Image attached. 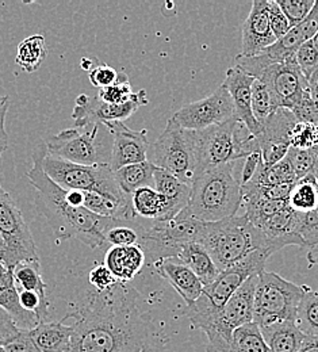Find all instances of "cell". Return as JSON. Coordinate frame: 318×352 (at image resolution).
I'll use <instances>...</instances> for the list:
<instances>
[{
  "mask_svg": "<svg viewBox=\"0 0 318 352\" xmlns=\"http://www.w3.org/2000/svg\"><path fill=\"white\" fill-rule=\"evenodd\" d=\"M139 302V293L129 283L118 282L104 292H89L64 318H75L67 352H138L166 346V336Z\"/></svg>",
  "mask_w": 318,
  "mask_h": 352,
  "instance_id": "6da1fadb",
  "label": "cell"
},
{
  "mask_svg": "<svg viewBox=\"0 0 318 352\" xmlns=\"http://www.w3.org/2000/svg\"><path fill=\"white\" fill-rule=\"evenodd\" d=\"M47 152L40 142L33 152V167L26 174L37 190L36 206L44 214L57 240L79 239L91 250H106L104 230L111 219L99 217L84 208H73L65 199V190L46 175L43 157Z\"/></svg>",
  "mask_w": 318,
  "mask_h": 352,
  "instance_id": "7a4b0ae2",
  "label": "cell"
},
{
  "mask_svg": "<svg viewBox=\"0 0 318 352\" xmlns=\"http://www.w3.org/2000/svg\"><path fill=\"white\" fill-rule=\"evenodd\" d=\"M259 275L251 276L221 309L212 308L201 296L184 314L207 336L206 352H229L233 332L253 322V301Z\"/></svg>",
  "mask_w": 318,
  "mask_h": 352,
  "instance_id": "3957f363",
  "label": "cell"
},
{
  "mask_svg": "<svg viewBox=\"0 0 318 352\" xmlns=\"http://www.w3.org/2000/svg\"><path fill=\"white\" fill-rule=\"evenodd\" d=\"M234 163L205 170L191 184L185 214L202 222L234 217L242 206L241 184L234 176Z\"/></svg>",
  "mask_w": 318,
  "mask_h": 352,
  "instance_id": "277c9868",
  "label": "cell"
},
{
  "mask_svg": "<svg viewBox=\"0 0 318 352\" xmlns=\"http://www.w3.org/2000/svg\"><path fill=\"white\" fill-rule=\"evenodd\" d=\"M220 271L234 265L258 250L277 252L271 240L245 216L205 222L199 240Z\"/></svg>",
  "mask_w": 318,
  "mask_h": 352,
  "instance_id": "5b68a950",
  "label": "cell"
},
{
  "mask_svg": "<svg viewBox=\"0 0 318 352\" xmlns=\"http://www.w3.org/2000/svg\"><path fill=\"white\" fill-rule=\"evenodd\" d=\"M194 132L199 174L210 167L234 163L260 152L256 137L234 117L221 125Z\"/></svg>",
  "mask_w": 318,
  "mask_h": 352,
  "instance_id": "8992f818",
  "label": "cell"
},
{
  "mask_svg": "<svg viewBox=\"0 0 318 352\" xmlns=\"http://www.w3.org/2000/svg\"><path fill=\"white\" fill-rule=\"evenodd\" d=\"M148 162L191 186L199 175L195 132L183 129L170 118L166 129L149 145Z\"/></svg>",
  "mask_w": 318,
  "mask_h": 352,
  "instance_id": "52a82bcc",
  "label": "cell"
},
{
  "mask_svg": "<svg viewBox=\"0 0 318 352\" xmlns=\"http://www.w3.org/2000/svg\"><path fill=\"white\" fill-rule=\"evenodd\" d=\"M309 289L286 280L279 274L263 271L255 292L253 322L260 328L282 321L295 322L299 304Z\"/></svg>",
  "mask_w": 318,
  "mask_h": 352,
  "instance_id": "ba28073f",
  "label": "cell"
},
{
  "mask_svg": "<svg viewBox=\"0 0 318 352\" xmlns=\"http://www.w3.org/2000/svg\"><path fill=\"white\" fill-rule=\"evenodd\" d=\"M113 137L109 129L102 125L87 128H69L46 140L47 153L53 157L80 166L109 164L111 159Z\"/></svg>",
  "mask_w": 318,
  "mask_h": 352,
  "instance_id": "9c48e42d",
  "label": "cell"
},
{
  "mask_svg": "<svg viewBox=\"0 0 318 352\" xmlns=\"http://www.w3.org/2000/svg\"><path fill=\"white\" fill-rule=\"evenodd\" d=\"M43 168L46 175L64 190L91 191L121 204H132V197L121 191L109 164L80 166L53 157L46 152L43 157Z\"/></svg>",
  "mask_w": 318,
  "mask_h": 352,
  "instance_id": "30bf717a",
  "label": "cell"
},
{
  "mask_svg": "<svg viewBox=\"0 0 318 352\" xmlns=\"http://www.w3.org/2000/svg\"><path fill=\"white\" fill-rule=\"evenodd\" d=\"M205 222L195 220L182 212L175 219L153 221L146 228V234L141 243L145 258L155 264L163 259H177L183 245L199 243Z\"/></svg>",
  "mask_w": 318,
  "mask_h": 352,
  "instance_id": "8fae6325",
  "label": "cell"
},
{
  "mask_svg": "<svg viewBox=\"0 0 318 352\" xmlns=\"http://www.w3.org/2000/svg\"><path fill=\"white\" fill-rule=\"evenodd\" d=\"M271 255L273 252L269 250H258L241 262L221 271L213 283L203 287V300L212 308H223L251 276L266 271V263Z\"/></svg>",
  "mask_w": 318,
  "mask_h": 352,
  "instance_id": "7c38bea8",
  "label": "cell"
},
{
  "mask_svg": "<svg viewBox=\"0 0 318 352\" xmlns=\"http://www.w3.org/2000/svg\"><path fill=\"white\" fill-rule=\"evenodd\" d=\"M256 80L269 88L275 109L293 110L309 91V82L302 75L295 57L264 68Z\"/></svg>",
  "mask_w": 318,
  "mask_h": 352,
  "instance_id": "4fadbf2b",
  "label": "cell"
},
{
  "mask_svg": "<svg viewBox=\"0 0 318 352\" xmlns=\"http://www.w3.org/2000/svg\"><path fill=\"white\" fill-rule=\"evenodd\" d=\"M148 103L149 98L145 89L136 92L135 98L125 104H110L100 100L98 96L80 94L75 100L72 120L75 121V128L82 129L98 124L104 125L114 121L122 122Z\"/></svg>",
  "mask_w": 318,
  "mask_h": 352,
  "instance_id": "5bb4252c",
  "label": "cell"
},
{
  "mask_svg": "<svg viewBox=\"0 0 318 352\" xmlns=\"http://www.w3.org/2000/svg\"><path fill=\"white\" fill-rule=\"evenodd\" d=\"M234 117L229 92L224 86L212 95L188 103L174 114V120L187 131H205Z\"/></svg>",
  "mask_w": 318,
  "mask_h": 352,
  "instance_id": "9a60e30c",
  "label": "cell"
},
{
  "mask_svg": "<svg viewBox=\"0 0 318 352\" xmlns=\"http://www.w3.org/2000/svg\"><path fill=\"white\" fill-rule=\"evenodd\" d=\"M0 233L8 243L15 264L40 261L33 234L11 195L0 186Z\"/></svg>",
  "mask_w": 318,
  "mask_h": 352,
  "instance_id": "2e32d148",
  "label": "cell"
},
{
  "mask_svg": "<svg viewBox=\"0 0 318 352\" xmlns=\"http://www.w3.org/2000/svg\"><path fill=\"white\" fill-rule=\"evenodd\" d=\"M104 126L113 135L110 167L115 173L122 167L148 162V131H132L124 122H107Z\"/></svg>",
  "mask_w": 318,
  "mask_h": 352,
  "instance_id": "e0dca14e",
  "label": "cell"
},
{
  "mask_svg": "<svg viewBox=\"0 0 318 352\" xmlns=\"http://www.w3.org/2000/svg\"><path fill=\"white\" fill-rule=\"evenodd\" d=\"M276 41L269 16V0H253L251 12L242 25V49L240 54L247 57L256 56Z\"/></svg>",
  "mask_w": 318,
  "mask_h": 352,
  "instance_id": "ac0fdd59",
  "label": "cell"
},
{
  "mask_svg": "<svg viewBox=\"0 0 318 352\" xmlns=\"http://www.w3.org/2000/svg\"><path fill=\"white\" fill-rule=\"evenodd\" d=\"M255 79L244 74L237 67H230L227 71L224 87L227 88L233 104L234 118L244 124L255 137L260 133V124L256 121L252 111V85Z\"/></svg>",
  "mask_w": 318,
  "mask_h": 352,
  "instance_id": "d6986e66",
  "label": "cell"
},
{
  "mask_svg": "<svg viewBox=\"0 0 318 352\" xmlns=\"http://www.w3.org/2000/svg\"><path fill=\"white\" fill-rule=\"evenodd\" d=\"M153 265L157 274L177 290L187 307L192 305L202 296V282L187 265L181 263L178 259H163Z\"/></svg>",
  "mask_w": 318,
  "mask_h": 352,
  "instance_id": "ffe728a7",
  "label": "cell"
},
{
  "mask_svg": "<svg viewBox=\"0 0 318 352\" xmlns=\"http://www.w3.org/2000/svg\"><path fill=\"white\" fill-rule=\"evenodd\" d=\"M0 308L12 317L19 329L32 331L40 325L36 314L21 307L12 270H8L3 263H0Z\"/></svg>",
  "mask_w": 318,
  "mask_h": 352,
  "instance_id": "44dd1931",
  "label": "cell"
},
{
  "mask_svg": "<svg viewBox=\"0 0 318 352\" xmlns=\"http://www.w3.org/2000/svg\"><path fill=\"white\" fill-rule=\"evenodd\" d=\"M145 261V252L139 245L110 247L104 255V265L122 283H129L135 279L141 272Z\"/></svg>",
  "mask_w": 318,
  "mask_h": 352,
  "instance_id": "7402d4cb",
  "label": "cell"
},
{
  "mask_svg": "<svg viewBox=\"0 0 318 352\" xmlns=\"http://www.w3.org/2000/svg\"><path fill=\"white\" fill-rule=\"evenodd\" d=\"M155 188L164 197L167 202V210L163 221L175 219L178 214L182 213L190 202L191 186L185 184L181 179L171 175L164 170L156 168Z\"/></svg>",
  "mask_w": 318,
  "mask_h": 352,
  "instance_id": "603a6c76",
  "label": "cell"
},
{
  "mask_svg": "<svg viewBox=\"0 0 318 352\" xmlns=\"http://www.w3.org/2000/svg\"><path fill=\"white\" fill-rule=\"evenodd\" d=\"M297 118L288 109H276L273 114L260 124V133L256 135L259 151L266 145H287L291 146L290 138Z\"/></svg>",
  "mask_w": 318,
  "mask_h": 352,
  "instance_id": "cb8c5ba5",
  "label": "cell"
},
{
  "mask_svg": "<svg viewBox=\"0 0 318 352\" xmlns=\"http://www.w3.org/2000/svg\"><path fill=\"white\" fill-rule=\"evenodd\" d=\"M29 332L38 351L67 352L71 347L73 327L65 325L63 320L58 322H41Z\"/></svg>",
  "mask_w": 318,
  "mask_h": 352,
  "instance_id": "d4e9b609",
  "label": "cell"
},
{
  "mask_svg": "<svg viewBox=\"0 0 318 352\" xmlns=\"http://www.w3.org/2000/svg\"><path fill=\"white\" fill-rule=\"evenodd\" d=\"M177 259L199 278L203 287L213 283L221 272L206 248L199 243H188L183 245Z\"/></svg>",
  "mask_w": 318,
  "mask_h": 352,
  "instance_id": "484cf974",
  "label": "cell"
},
{
  "mask_svg": "<svg viewBox=\"0 0 318 352\" xmlns=\"http://www.w3.org/2000/svg\"><path fill=\"white\" fill-rule=\"evenodd\" d=\"M260 331L270 352H297L306 338L291 321L275 322Z\"/></svg>",
  "mask_w": 318,
  "mask_h": 352,
  "instance_id": "4316f807",
  "label": "cell"
},
{
  "mask_svg": "<svg viewBox=\"0 0 318 352\" xmlns=\"http://www.w3.org/2000/svg\"><path fill=\"white\" fill-rule=\"evenodd\" d=\"M155 171L156 167L150 162H144L122 167L114 173V176L121 191L132 197L142 187H155Z\"/></svg>",
  "mask_w": 318,
  "mask_h": 352,
  "instance_id": "83f0119b",
  "label": "cell"
},
{
  "mask_svg": "<svg viewBox=\"0 0 318 352\" xmlns=\"http://www.w3.org/2000/svg\"><path fill=\"white\" fill-rule=\"evenodd\" d=\"M145 234L146 228L137 221L111 219L104 230V240L110 247L141 245Z\"/></svg>",
  "mask_w": 318,
  "mask_h": 352,
  "instance_id": "f1b7e54d",
  "label": "cell"
},
{
  "mask_svg": "<svg viewBox=\"0 0 318 352\" xmlns=\"http://www.w3.org/2000/svg\"><path fill=\"white\" fill-rule=\"evenodd\" d=\"M288 206L299 214H306L318 208V180L315 174L298 179L288 197Z\"/></svg>",
  "mask_w": 318,
  "mask_h": 352,
  "instance_id": "f546056e",
  "label": "cell"
},
{
  "mask_svg": "<svg viewBox=\"0 0 318 352\" xmlns=\"http://www.w3.org/2000/svg\"><path fill=\"white\" fill-rule=\"evenodd\" d=\"M132 204L137 217L163 221L167 210L164 197L155 187H142L132 195Z\"/></svg>",
  "mask_w": 318,
  "mask_h": 352,
  "instance_id": "4dcf8cb0",
  "label": "cell"
},
{
  "mask_svg": "<svg viewBox=\"0 0 318 352\" xmlns=\"http://www.w3.org/2000/svg\"><path fill=\"white\" fill-rule=\"evenodd\" d=\"M47 54L45 37L41 34H36L25 38L18 45V52L15 57V63L21 67L22 71L27 74H33L38 71L45 61Z\"/></svg>",
  "mask_w": 318,
  "mask_h": 352,
  "instance_id": "1f68e13d",
  "label": "cell"
},
{
  "mask_svg": "<svg viewBox=\"0 0 318 352\" xmlns=\"http://www.w3.org/2000/svg\"><path fill=\"white\" fill-rule=\"evenodd\" d=\"M229 352H270V350L260 327L256 322H249L233 332Z\"/></svg>",
  "mask_w": 318,
  "mask_h": 352,
  "instance_id": "d6a6232c",
  "label": "cell"
},
{
  "mask_svg": "<svg viewBox=\"0 0 318 352\" xmlns=\"http://www.w3.org/2000/svg\"><path fill=\"white\" fill-rule=\"evenodd\" d=\"M12 274L18 290L34 292L46 298V285L43 280L40 261L22 262L12 270Z\"/></svg>",
  "mask_w": 318,
  "mask_h": 352,
  "instance_id": "836d02e7",
  "label": "cell"
},
{
  "mask_svg": "<svg viewBox=\"0 0 318 352\" xmlns=\"http://www.w3.org/2000/svg\"><path fill=\"white\" fill-rule=\"evenodd\" d=\"M295 325L305 336H318V292L309 289L297 311Z\"/></svg>",
  "mask_w": 318,
  "mask_h": 352,
  "instance_id": "e575fe53",
  "label": "cell"
},
{
  "mask_svg": "<svg viewBox=\"0 0 318 352\" xmlns=\"http://www.w3.org/2000/svg\"><path fill=\"white\" fill-rule=\"evenodd\" d=\"M297 177L294 174V170L288 162V159H283L282 162L266 167L263 163L260 164L256 175L249 183L263 184V186H277L283 183H295Z\"/></svg>",
  "mask_w": 318,
  "mask_h": 352,
  "instance_id": "d590c367",
  "label": "cell"
},
{
  "mask_svg": "<svg viewBox=\"0 0 318 352\" xmlns=\"http://www.w3.org/2000/svg\"><path fill=\"white\" fill-rule=\"evenodd\" d=\"M245 217L256 228L288 206V201H256L242 205Z\"/></svg>",
  "mask_w": 318,
  "mask_h": 352,
  "instance_id": "8d00e7d4",
  "label": "cell"
},
{
  "mask_svg": "<svg viewBox=\"0 0 318 352\" xmlns=\"http://www.w3.org/2000/svg\"><path fill=\"white\" fill-rule=\"evenodd\" d=\"M294 170L297 180L309 174H315L318 167L317 156L315 149H297L290 146L286 156Z\"/></svg>",
  "mask_w": 318,
  "mask_h": 352,
  "instance_id": "74e56055",
  "label": "cell"
},
{
  "mask_svg": "<svg viewBox=\"0 0 318 352\" xmlns=\"http://www.w3.org/2000/svg\"><path fill=\"white\" fill-rule=\"evenodd\" d=\"M273 98L262 82L256 80L252 85V111L259 124H262L264 120H267L273 111H275Z\"/></svg>",
  "mask_w": 318,
  "mask_h": 352,
  "instance_id": "f35d334b",
  "label": "cell"
},
{
  "mask_svg": "<svg viewBox=\"0 0 318 352\" xmlns=\"http://www.w3.org/2000/svg\"><path fill=\"white\" fill-rule=\"evenodd\" d=\"M98 98L110 104H125L130 102L135 98V94L132 91L129 76L122 72L115 85L98 91Z\"/></svg>",
  "mask_w": 318,
  "mask_h": 352,
  "instance_id": "ab89813d",
  "label": "cell"
},
{
  "mask_svg": "<svg viewBox=\"0 0 318 352\" xmlns=\"http://www.w3.org/2000/svg\"><path fill=\"white\" fill-rule=\"evenodd\" d=\"M276 3L288 19L293 29L308 18L312 8L315 7L316 0H276Z\"/></svg>",
  "mask_w": 318,
  "mask_h": 352,
  "instance_id": "60d3db41",
  "label": "cell"
},
{
  "mask_svg": "<svg viewBox=\"0 0 318 352\" xmlns=\"http://www.w3.org/2000/svg\"><path fill=\"white\" fill-rule=\"evenodd\" d=\"M297 233L302 237L305 247L318 245V208L316 210L297 216Z\"/></svg>",
  "mask_w": 318,
  "mask_h": 352,
  "instance_id": "b9f144b4",
  "label": "cell"
},
{
  "mask_svg": "<svg viewBox=\"0 0 318 352\" xmlns=\"http://www.w3.org/2000/svg\"><path fill=\"white\" fill-rule=\"evenodd\" d=\"M297 64L302 75L309 79L318 71V49L312 41L301 45L295 53Z\"/></svg>",
  "mask_w": 318,
  "mask_h": 352,
  "instance_id": "7bdbcfd3",
  "label": "cell"
},
{
  "mask_svg": "<svg viewBox=\"0 0 318 352\" xmlns=\"http://www.w3.org/2000/svg\"><path fill=\"white\" fill-rule=\"evenodd\" d=\"M291 146L297 149H315L318 146L317 126L304 122H297L291 132Z\"/></svg>",
  "mask_w": 318,
  "mask_h": 352,
  "instance_id": "ee69618b",
  "label": "cell"
},
{
  "mask_svg": "<svg viewBox=\"0 0 318 352\" xmlns=\"http://www.w3.org/2000/svg\"><path fill=\"white\" fill-rule=\"evenodd\" d=\"M291 111L298 122L318 126V102L310 95V89L304 95L302 100Z\"/></svg>",
  "mask_w": 318,
  "mask_h": 352,
  "instance_id": "f6af8a7d",
  "label": "cell"
},
{
  "mask_svg": "<svg viewBox=\"0 0 318 352\" xmlns=\"http://www.w3.org/2000/svg\"><path fill=\"white\" fill-rule=\"evenodd\" d=\"M120 76L121 74L113 67L107 64H100L92 68L89 79L93 87L102 89V88L110 87L115 85L120 80Z\"/></svg>",
  "mask_w": 318,
  "mask_h": 352,
  "instance_id": "bcb514c9",
  "label": "cell"
},
{
  "mask_svg": "<svg viewBox=\"0 0 318 352\" xmlns=\"http://www.w3.org/2000/svg\"><path fill=\"white\" fill-rule=\"evenodd\" d=\"M269 16H270V23L273 29V36L276 40L283 38L290 30V22L277 6L276 0H269Z\"/></svg>",
  "mask_w": 318,
  "mask_h": 352,
  "instance_id": "7dc6e473",
  "label": "cell"
},
{
  "mask_svg": "<svg viewBox=\"0 0 318 352\" xmlns=\"http://www.w3.org/2000/svg\"><path fill=\"white\" fill-rule=\"evenodd\" d=\"M89 280L93 286L95 292H104L113 287L118 280L113 276L110 270L104 264H98L89 274Z\"/></svg>",
  "mask_w": 318,
  "mask_h": 352,
  "instance_id": "c3c4849f",
  "label": "cell"
},
{
  "mask_svg": "<svg viewBox=\"0 0 318 352\" xmlns=\"http://www.w3.org/2000/svg\"><path fill=\"white\" fill-rule=\"evenodd\" d=\"M22 329L18 328L12 317L4 310L0 308V347L10 343Z\"/></svg>",
  "mask_w": 318,
  "mask_h": 352,
  "instance_id": "681fc988",
  "label": "cell"
},
{
  "mask_svg": "<svg viewBox=\"0 0 318 352\" xmlns=\"http://www.w3.org/2000/svg\"><path fill=\"white\" fill-rule=\"evenodd\" d=\"M244 160H245V163H244V167H242V171H241V175H240V184L241 186L249 183L253 179V176L256 175L260 164L263 163L260 152H255Z\"/></svg>",
  "mask_w": 318,
  "mask_h": 352,
  "instance_id": "f907efd6",
  "label": "cell"
},
{
  "mask_svg": "<svg viewBox=\"0 0 318 352\" xmlns=\"http://www.w3.org/2000/svg\"><path fill=\"white\" fill-rule=\"evenodd\" d=\"M298 28L301 29L305 43L310 41L316 36L318 32V0H316L315 7L312 8L308 18L301 25H298Z\"/></svg>",
  "mask_w": 318,
  "mask_h": 352,
  "instance_id": "816d5d0a",
  "label": "cell"
},
{
  "mask_svg": "<svg viewBox=\"0 0 318 352\" xmlns=\"http://www.w3.org/2000/svg\"><path fill=\"white\" fill-rule=\"evenodd\" d=\"M10 109L8 96H0V157L3 152L8 148V134L5 131V116Z\"/></svg>",
  "mask_w": 318,
  "mask_h": 352,
  "instance_id": "f5cc1de1",
  "label": "cell"
},
{
  "mask_svg": "<svg viewBox=\"0 0 318 352\" xmlns=\"http://www.w3.org/2000/svg\"><path fill=\"white\" fill-rule=\"evenodd\" d=\"M297 352H318V336H306Z\"/></svg>",
  "mask_w": 318,
  "mask_h": 352,
  "instance_id": "db71d44e",
  "label": "cell"
},
{
  "mask_svg": "<svg viewBox=\"0 0 318 352\" xmlns=\"http://www.w3.org/2000/svg\"><path fill=\"white\" fill-rule=\"evenodd\" d=\"M309 89L313 99L318 102V71L309 79Z\"/></svg>",
  "mask_w": 318,
  "mask_h": 352,
  "instance_id": "11a10c76",
  "label": "cell"
},
{
  "mask_svg": "<svg viewBox=\"0 0 318 352\" xmlns=\"http://www.w3.org/2000/svg\"><path fill=\"white\" fill-rule=\"evenodd\" d=\"M306 258H308V262H309L310 267L318 265V245L309 248Z\"/></svg>",
  "mask_w": 318,
  "mask_h": 352,
  "instance_id": "9f6ffc18",
  "label": "cell"
},
{
  "mask_svg": "<svg viewBox=\"0 0 318 352\" xmlns=\"http://www.w3.org/2000/svg\"><path fill=\"white\" fill-rule=\"evenodd\" d=\"M138 352H166V346H156V347H149V349H145L142 351Z\"/></svg>",
  "mask_w": 318,
  "mask_h": 352,
  "instance_id": "6f0895ef",
  "label": "cell"
},
{
  "mask_svg": "<svg viewBox=\"0 0 318 352\" xmlns=\"http://www.w3.org/2000/svg\"><path fill=\"white\" fill-rule=\"evenodd\" d=\"M82 68L84 71H90L91 72V60L90 58H83L82 60Z\"/></svg>",
  "mask_w": 318,
  "mask_h": 352,
  "instance_id": "680465c9",
  "label": "cell"
},
{
  "mask_svg": "<svg viewBox=\"0 0 318 352\" xmlns=\"http://www.w3.org/2000/svg\"><path fill=\"white\" fill-rule=\"evenodd\" d=\"M310 41H312L313 45H315V46H316V47L318 49V32L316 33V36H315V37H313Z\"/></svg>",
  "mask_w": 318,
  "mask_h": 352,
  "instance_id": "91938a15",
  "label": "cell"
},
{
  "mask_svg": "<svg viewBox=\"0 0 318 352\" xmlns=\"http://www.w3.org/2000/svg\"><path fill=\"white\" fill-rule=\"evenodd\" d=\"M315 175H316V177H317V180H318V167H317V170H316V173H315Z\"/></svg>",
  "mask_w": 318,
  "mask_h": 352,
  "instance_id": "94428289",
  "label": "cell"
},
{
  "mask_svg": "<svg viewBox=\"0 0 318 352\" xmlns=\"http://www.w3.org/2000/svg\"><path fill=\"white\" fill-rule=\"evenodd\" d=\"M317 132H318V126H317Z\"/></svg>",
  "mask_w": 318,
  "mask_h": 352,
  "instance_id": "6125c7cd",
  "label": "cell"
}]
</instances>
